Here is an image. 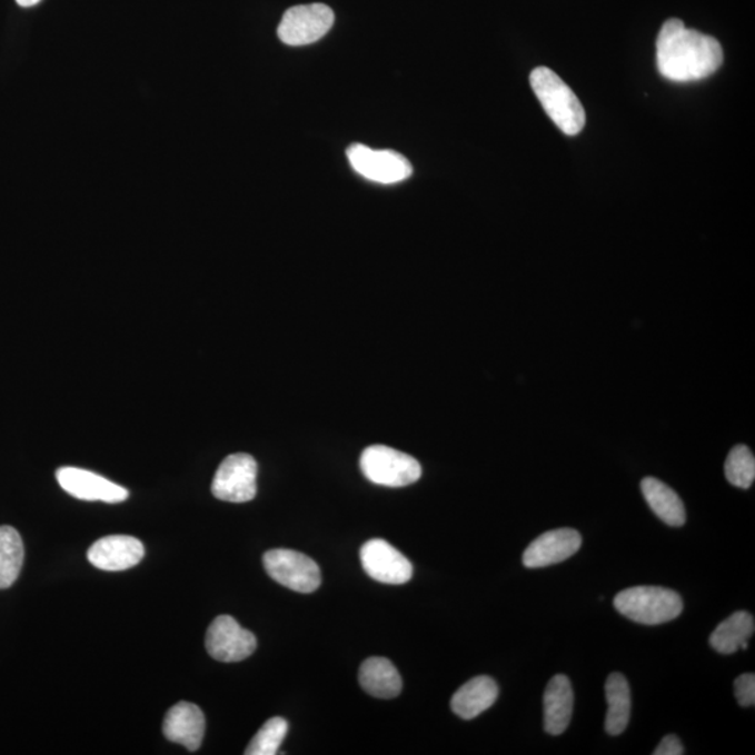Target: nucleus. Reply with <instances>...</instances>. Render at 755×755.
I'll use <instances>...</instances> for the list:
<instances>
[{
	"label": "nucleus",
	"instance_id": "9",
	"mask_svg": "<svg viewBox=\"0 0 755 755\" xmlns=\"http://www.w3.org/2000/svg\"><path fill=\"white\" fill-rule=\"evenodd\" d=\"M206 649L213 659L232 664L251 656L257 649V638L242 628L231 616H219L206 633Z\"/></svg>",
	"mask_w": 755,
	"mask_h": 755
},
{
	"label": "nucleus",
	"instance_id": "8",
	"mask_svg": "<svg viewBox=\"0 0 755 755\" xmlns=\"http://www.w3.org/2000/svg\"><path fill=\"white\" fill-rule=\"evenodd\" d=\"M347 159L355 171L369 181L398 183L413 173L410 161L393 150H375L364 145H352L347 149Z\"/></svg>",
	"mask_w": 755,
	"mask_h": 755
},
{
	"label": "nucleus",
	"instance_id": "13",
	"mask_svg": "<svg viewBox=\"0 0 755 755\" xmlns=\"http://www.w3.org/2000/svg\"><path fill=\"white\" fill-rule=\"evenodd\" d=\"M143 557V543L125 535L102 537L87 552V558L96 568L111 573L133 568Z\"/></svg>",
	"mask_w": 755,
	"mask_h": 755
},
{
	"label": "nucleus",
	"instance_id": "16",
	"mask_svg": "<svg viewBox=\"0 0 755 755\" xmlns=\"http://www.w3.org/2000/svg\"><path fill=\"white\" fill-rule=\"evenodd\" d=\"M497 683L488 676L471 678L454 694L450 708L459 718L470 721L491 708L498 698Z\"/></svg>",
	"mask_w": 755,
	"mask_h": 755
},
{
	"label": "nucleus",
	"instance_id": "20",
	"mask_svg": "<svg viewBox=\"0 0 755 755\" xmlns=\"http://www.w3.org/2000/svg\"><path fill=\"white\" fill-rule=\"evenodd\" d=\"M754 632V617L747 612H737L715 628L711 634L709 644L719 654L732 655L738 649H747Z\"/></svg>",
	"mask_w": 755,
	"mask_h": 755
},
{
	"label": "nucleus",
	"instance_id": "15",
	"mask_svg": "<svg viewBox=\"0 0 755 755\" xmlns=\"http://www.w3.org/2000/svg\"><path fill=\"white\" fill-rule=\"evenodd\" d=\"M545 731L548 735H563L572 722L574 709V693L572 682L564 675H557L548 682L545 697Z\"/></svg>",
	"mask_w": 755,
	"mask_h": 755
},
{
	"label": "nucleus",
	"instance_id": "22",
	"mask_svg": "<svg viewBox=\"0 0 755 755\" xmlns=\"http://www.w3.org/2000/svg\"><path fill=\"white\" fill-rule=\"evenodd\" d=\"M725 476L732 486L747 488L755 479V458L746 445H736L725 461Z\"/></svg>",
	"mask_w": 755,
	"mask_h": 755
},
{
	"label": "nucleus",
	"instance_id": "14",
	"mask_svg": "<svg viewBox=\"0 0 755 755\" xmlns=\"http://www.w3.org/2000/svg\"><path fill=\"white\" fill-rule=\"evenodd\" d=\"M206 721L202 709L191 703H178L168 711L162 724L168 741L197 752L203 742Z\"/></svg>",
	"mask_w": 755,
	"mask_h": 755
},
{
	"label": "nucleus",
	"instance_id": "3",
	"mask_svg": "<svg viewBox=\"0 0 755 755\" xmlns=\"http://www.w3.org/2000/svg\"><path fill=\"white\" fill-rule=\"evenodd\" d=\"M615 608L622 616L644 626L675 620L684 605L677 592L660 586H635L615 597Z\"/></svg>",
	"mask_w": 755,
	"mask_h": 755
},
{
	"label": "nucleus",
	"instance_id": "12",
	"mask_svg": "<svg viewBox=\"0 0 755 755\" xmlns=\"http://www.w3.org/2000/svg\"><path fill=\"white\" fill-rule=\"evenodd\" d=\"M583 546L578 530L563 528L546 532L526 548L523 563L526 568H545L565 562Z\"/></svg>",
	"mask_w": 755,
	"mask_h": 755
},
{
	"label": "nucleus",
	"instance_id": "7",
	"mask_svg": "<svg viewBox=\"0 0 755 755\" xmlns=\"http://www.w3.org/2000/svg\"><path fill=\"white\" fill-rule=\"evenodd\" d=\"M334 23V10L326 4H300L282 16L277 34L287 46H309L328 34Z\"/></svg>",
	"mask_w": 755,
	"mask_h": 755
},
{
	"label": "nucleus",
	"instance_id": "17",
	"mask_svg": "<svg viewBox=\"0 0 755 755\" xmlns=\"http://www.w3.org/2000/svg\"><path fill=\"white\" fill-rule=\"evenodd\" d=\"M364 692L375 698L390 699L398 697L401 692V677L393 662L385 657H369L358 673Z\"/></svg>",
	"mask_w": 755,
	"mask_h": 755
},
{
	"label": "nucleus",
	"instance_id": "24",
	"mask_svg": "<svg viewBox=\"0 0 755 755\" xmlns=\"http://www.w3.org/2000/svg\"><path fill=\"white\" fill-rule=\"evenodd\" d=\"M735 695L738 704L748 708L755 704V676L753 673L738 676L735 682Z\"/></svg>",
	"mask_w": 755,
	"mask_h": 755
},
{
	"label": "nucleus",
	"instance_id": "4",
	"mask_svg": "<svg viewBox=\"0 0 755 755\" xmlns=\"http://www.w3.org/2000/svg\"><path fill=\"white\" fill-rule=\"evenodd\" d=\"M364 476L375 485L405 487L421 477V466L413 456L384 445H372L360 459Z\"/></svg>",
	"mask_w": 755,
	"mask_h": 755
},
{
	"label": "nucleus",
	"instance_id": "6",
	"mask_svg": "<svg viewBox=\"0 0 755 755\" xmlns=\"http://www.w3.org/2000/svg\"><path fill=\"white\" fill-rule=\"evenodd\" d=\"M257 460L248 454L227 456L217 469L211 493L216 498L227 503H248L257 497Z\"/></svg>",
	"mask_w": 755,
	"mask_h": 755
},
{
	"label": "nucleus",
	"instance_id": "11",
	"mask_svg": "<svg viewBox=\"0 0 755 755\" xmlns=\"http://www.w3.org/2000/svg\"><path fill=\"white\" fill-rule=\"evenodd\" d=\"M57 480L70 496L83 501L118 504L129 497L127 488L79 467H61L57 471Z\"/></svg>",
	"mask_w": 755,
	"mask_h": 755
},
{
	"label": "nucleus",
	"instance_id": "26",
	"mask_svg": "<svg viewBox=\"0 0 755 755\" xmlns=\"http://www.w3.org/2000/svg\"><path fill=\"white\" fill-rule=\"evenodd\" d=\"M16 2H18L19 7L21 8H31L40 3L41 0H16Z\"/></svg>",
	"mask_w": 755,
	"mask_h": 755
},
{
	"label": "nucleus",
	"instance_id": "18",
	"mask_svg": "<svg viewBox=\"0 0 755 755\" xmlns=\"http://www.w3.org/2000/svg\"><path fill=\"white\" fill-rule=\"evenodd\" d=\"M640 490H643L649 508L666 525L681 528L686 524V508H684L682 498L664 481L657 480L655 477H645L640 481Z\"/></svg>",
	"mask_w": 755,
	"mask_h": 755
},
{
	"label": "nucleus",
	"instance_id": "2",
	"mask_svg": "<svg viewBox=\"0 0 755 755\" xmlns=\"http://www.w3.org/2000/svg\"><path fill=\"white\" fill-rule=\"evenodd\" d=\"M530 86L547 116L563 133L575 136L585 128L586 113L569 86L548 68H537L530 73Z\"/></svg>",
	"mask_w": 755,
	"mask_h": 755
},
{
	"label": "nucleus",
	"instance_id": "5",
	"mask_svg": "<svg viewBox=\"0 0 755 755\" xmlns=\"http://www.w3.org/2000/svg\"><path fill=\"white\" fill-rule=\"evenodd\" d=\"M264 565L271 579L298 594H312L322 580L318 564L312 558L289 548L266 553Z\"/></svg>",
	"mask_w": 755,
	"mask_h": 755
},
{
	"label": "nucleus",
	"instance_id": "25",
	"mask_svg": "<svg viewBox=\"0 0 755 755\" xmlns=\"http://www.w3.org/2000/svg\"><path fill=\"white\" fill-rule=\"evenodd\" d=\"M683 754L684 747L681 742V738H678L675 735L666 736L654 752V755H683Z\"/></svg>",
	"mask_w": 755,
	"mask_h": 755
},
{
	"label": "nucleus",
	"instance_id": "10",
	"mask_svg": "<svg viewBox=\"0 0 755 755\" xmlns=\"http://www.w3.org/2000/svg\"><path fill=\"white\" fill-rule=\"evenodd\" d=\"M364 572L381 584L404 585L413 577V565L398 548L383 539H372L361 547Z\"/></svg>",
	"mask_w": 755,
	"mask_h": 755
},
{
	"label": "nucleus",
	"instance_id": "23",
	"mask_svg": "<svg viewBox=\"0 0 755 755\" xmlns=\"http://www.w3.org/2000/svg\"><path fill=\"white\" fill-rule=\"evenodd\" d=\"M289 732V724L286 719L276 716L260 727L257 735L246 749L247 755H275L279 753L282 741Z\"/></svg>",
	"mask_w": 755,
	"mask_h": 755
},
{
	"label": "nucleus",
	"instance_id": "19",
	"mask_svg": "<svg viewBox=\"0 0 755 755\" xmlns=\"http://www.w3.org/2000/svg\"><path fill=\"white\" fill-rule=\"evenodd\" d=\"M607 714L605 729L610 736L622 735L632 716V689L622 673H612L606 682Z\"/></svg>",
	"mask_w": 755,
	"mask_h": 755
},
{
	"label": "nucleus",
	"instance_id": "21",
	"mask_svg": "<svg viewBox=\"0 0 755 755\" xmlns=\"http://www.w3.org/2000/svg\"><path fill=\"white\" fill-rule=\"evenodd\" d=\"M24 563V545L12 526H0V589L18 580Z\"/></svg>",
	"mask_w": 755,
	"mask_h": 755
},
{
	"label": "nucleus",
	"instance_id": "1",
	"mask_svg": "<svg viewBox=\"0 0 755 755\" xmlns=\"http://www.w3.org/2000/svg\"><path fill=\"white\" fill-rule=\"evenodd\" d=\"M656 62L665 79L688 83L714 74L724 62V50L716 38L687 29L682 20L670 19L657 37Z\"/></svg>",
	"mask_w": 755,
	"mask_h": 755
}]
</instances>
